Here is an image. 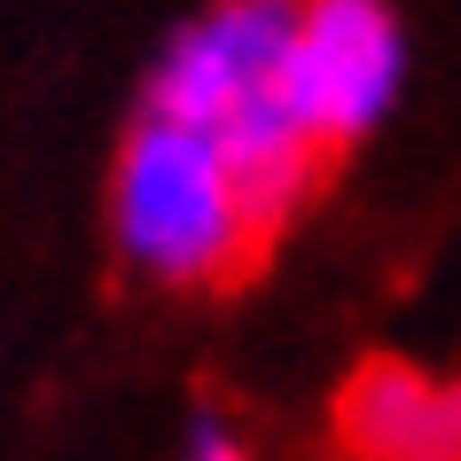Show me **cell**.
I'll list each match as a JSON object with an SVG mask.
<instances>
[{"mask_svg": "<svg viewBox=\"0 0 461 461\" xmlns=\"http://www.w3.org/2000/svg\"><path fill=\"white\" fill-rule=\"evenodd\" d=\"M110 243L133 274L165 290H235L267 267V250L243 219L235 172L219 157V133L180 118H133L110 180Z\"/></svg>", "mask_w": 461, "mask_h": 461, "instance_id": "6da1fadb", "label": "cell"}, {"mask_svg": "<svg viewBox=\"0 0 461 461\" xmlns=\"http://www.w3.org/2000/svg\"><path fill=\"white\" fill-rule=\"evenodd\" d=\"M180 461H250V454H243V438L227 430V414L195 407V414H188V446H180Z\"/></svg>", "mask_w": 461, "mask_h": 461, "instance_id": "5b68a950", "label": "cell"}, {"mask_svg": "<svg viewBox=\"0 0 461 461\" xmlns=\"http://www.w3.org/2000/svg\"><path fill=\"white\" fill-rule=\"evenodd\" d=\"M407 78V32L391 0H305V32L290 55V102L321 165H344L352 149L391 118Z\"/></svg>", "mask_w": 461, "mask_h": 461, "instance_id": "7a4b0ae2", "label": "cell"}, {"mask_svg": "<svg viewBox=\"0 0 461 461\" xmlns=\"http://www.w3.org/2000/svg\"><path fill=\"white\" fill-rule=\"evenodd\" d=\"M297 32H305V0H212L195 24H180L157 71H149L141 110L149 118H180L212 133L250 86L290 71Z\"/></svg>", "mask_w": 461, "mask_h": 461, "instance_id": "3957f363", "label": "cell"}, {"mask_svg": "<svg viewBox=\"0 0 461 461\" xmlns=\"http://www.w3.org/2000/svg\"><path fill=\"white\" fill-rule=\"evenodd\" d=\"M337 446L352 461H461V384L375 352L337 391Z\"/></svg>", "mask_w": 461, "mask_h": 461, "instance_id": "277c9868", "label": "cell"}]
</instances>
